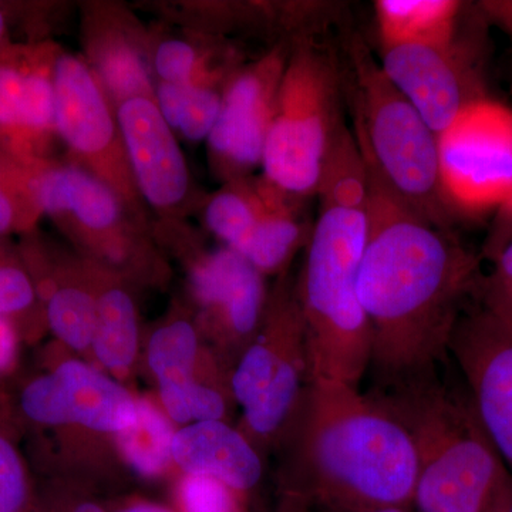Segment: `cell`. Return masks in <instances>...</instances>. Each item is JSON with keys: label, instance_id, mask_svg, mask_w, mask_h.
Instances as JSON below:
<instances>
[{"label": "cell", "instance_id": "obj_1", "mask_svg": "<svg viewBox=\"0 0 512 512\" xmlns=\"http://www.w3.org/2000/svg\"><path fill=\"white\" fill-rule=\"evenodd\" d=\"M366 167L367 237L357 295L372 330L369 369L375 386L384 387L443 362L464 302L476 293L480 256L424 220Z\"/></svg>", "mask_w": 512, "mask_h": 512}, {"label": "cell", "instance_id": "obj_2", "mask_svg": "<svg viewBox=\"0 0 512 512\" xmlns=\"http://www.w3.org/2000/svg\"><path fill=\"white\" fill-rule=\"evenodd\" d=\"M284 437L286 495L326 512L412 507L417 456L409 433L352 384L311 377Z\"/></svg>", "mask_w": 512, "mask_h": 512}, {"label": "cell", "instance_id": "obj_3", "mask_svg": "<svg viewBox=\"0 0 512 512\" xmlns=\"http://www.w3.org/2000/svg\"><path fill=\"white\" fill-rule=\"evenodd\" d=\"M370 397L402 423L417 456L414 512H487L512 481L468 393L441 379L439 367Z\"/></svg>", "mask_w": 512, "mask_h": 512}, {"label": "cell", "instance_id": "obj_4", "mask_svg": "<svg viewBox=\"0 0 512 512\" xmlns=\"http://www.w3.org/2000/svg\"><path fill=\"white\" fill-rule=\"evenodd\" d=\"M343 52V94L366 164L424 220L451 231L454 215L441 191L436 134L386 76L362 37L349 33Z\"/></svg>", "mask_w": 512, "mask_h": 512}, {"label": "cell", "instance_id": "obj_5", "mask_svg": "<svg viewBox=\"0 0 512 512\" xmlns=\"http://www.w3.org/2000/svg\"><path fill=\"white\" fill-rule=\"evenodd\" d=\"M319 211L295 286L305 322L309 373L356 387L372 355V330L357 295L367 214L349 208Z\"/></svg>", "mask_w": 512, "mask_h": 512}, {"label": "cell", "instance_id": "obj_6", "mask_svg": "<svg viewBox=\"0 0 512 512\" xmlns=\"http://www.w3.org/2000/svg\"><path fill=\"white\" fill-rule=\"evenodd\" d=\"M342 74L309 39L289 49L262 168L268 183L298 200L316 195L323 160L342 119Z\"/></svg>", "mask_w": 512, "mask_h": 512}, {"label": "cell", "instance_id": "obj_7", "mask_svg": "<svg viewBox=\"0 0 512 512\" xmlns=\"http://www.w3.org/2000/svg\"><path fill=\"white\" fill-rule=\"evenodd\" d=\"M30 164L43 217L83 259L120 278L160 268L153 229L138 222L107 185L67 160Z\"/></svg>", "mask_w": 512, "mask_h": 512}, {"label": "cell", "instance_id": "obj_8", "mask_svg": "<svg viewBox=\"0 0 512 512\" xmlns=\"http://www.w3.org/2000/svg\"><path fill=\"white\" fill-rule=\"evenodd\" d=\"M311 380L305 322L295 288L282 279L264 322L238 359L231 394L242 409V433L254 446L284 436Z\"/></svg>", "mask_w": 512, "mask_h": 512}, {"label": "cell", "instance_id": "obj_9", "mask_svg": "<svg viewBox=\"0 0 512 512\" xmlns=\"http://www.w3.org/2000/svg\"><path fill=\"white\" fill-rule=\"evenodd\" d=\"M55 121L69 163L110 188L134 218L153 229V217L131 174L116 109L89 64L60 49L56 57Z\"/></svg>", "mask_w": 512, "mask_h": 512}, {"label": "cell", "instance_id": "obj_10", "mask_svg": "<svg viewBox=\"0 0 512 512\" xmlns=\"http://www.w3.org/2000/svg\"><path fill=\"white\" fill-rule=\"evenodd\" d=\"M440 185L454 214L498 211L512 198V110L484 97L437 136Z\"/></svg>", "mask_w": 512, "mask_h": 512}, {"label": "cell", "instance_id": "obj_11", "mask_svg": "<svg viewBox=\"0 0 512 512\" xmlns=\"http://www.w3.org/2000/svg\"><path fill=\"white\" fill-rule=\"evenodd\" d=\"M157 244L171 245L187 256L192 298L208 328L227 352L239 356L264 322L268 293L264 276L234 249L195 247L187 221H154Z\"/></svg>", "mask_w": 512, "mask_h": 512}, {"label": "cell", "instance_id": "obj_12", "mask_svg": "<svg viewBox=\"0 0 512 512\" xmlns=\"http://www.w3.org/2000/svg\"><path fill=\"white\" fill-rule=\"evenodd\" d=\"M288 56V47L275 46L229 77L220 116L207 138L210 168L222 184L251 177L262 167Z\"/></svg>", "mask_w": 512, "mask_h": 512}, {"label": "cell", "instance_id": "obj_13", "mask_svg": "<svg viewBox=\"0 0 512 512\" xmlns=\"http://www.w3.org/2000/svg\"><path fill=\"white\" fill-rule=\"evenodd\" d=\"M16 417L36 429L80 426L119 434L137 420V400L119 382L79 360L28 380L16 400Z\"/></svg>", "mask_w": 512, "mask_h": 512}, {"label": "cell", "instance_id": "obj_14", "mask_svg": "<svg viewBox=\"0 0 512 512\" xmlns=\"http://www.w3.org/2000/svg\"><path fill=\"white\" fill-rule=\"evenodd\" d=\"M116 113L134 183L153 217L187 221L201 212L207 194L195 184L177 136L156 100H127Z\"/></svg>", "mask_w": 512, "mask_h": 512}, {"label": "cell", "instance_id": "obj_15", "mask_svg": "<svg viewBox=\"0 0 512 512\" xmlns=\"http://www.w3.org/2000/svg\"><path fill=\"white\" fill-rule=\"evenodd\" d=\"M50 40L13 43L0 56V147L23 161L52 158L56 57Z\"/></svg>", "mask_w": 512, "mask_h": 512}, {"label": "cell", "instance_id": "obj_16", "mask_svg": "<svg viewBox=\"0 0 512 512\" xmlns=\"http://www.w3.org/2000/svg\"><path fill=\"white\" fill-rule=\"evenodd\" d=\"M448 353L485 433L512 476V329L478 306L464 309Z\"/></svg>", "mask_w": 512, "mask_h": 512}, {"label": "cell", "instance_id": "obj_17", "mask_svg": "<svg viewBox=\"0 0 512 512\" xmlns=\"http://www.w3.org/2000/svg\"><path fill=\"white\" fill-rule=\"evenodd\" d=\"M380 66L436 136L485 97L473 62L458 40L450 46L383 47Z\"/></svg>", "mask_w": 512, "mask_h": 512}, {"label": "cell", "instance_id": "obj_18", "mask_svg": "<svg viewBox=\"0 0 512 512\" xmlns=\"http://www.w3.org/2000/svg\"><path fill=\"white\" fill-rule=\"evenodd\" d=\"M47 328L77 352L92 348L97 318L96 272L92 262L70 255L39 228L19 239Z\"/></svg>", "mask_w": 512, "mask_h": 512}, {"label": "cell", "instance_id": "obj_19", "mask_svg": "<svg viewBox=\"0 0 512 512\" xmlns=\"http://www.w3.org/2000/svg\"><path fill=\"white\" fill-rule=\"evenodd\" d=\"M83 46L84 62L89 64L114 109L140 97L156 100L153 47L126 10L104 3L86 6Z\"/></svg>", "mask_w": 512, "mask_h": 512}, {"label": "cell", "instance_id": "obj_20", "mask_svg": "<svg viewBox=\"0 0 512 512\" xmlns=\"http://www.w3.org/2000/svg\"><path fill=\"white\" fill-rule=\"evenodd\" d=\"M173 461L187 476L211 477L245 494L264 474L258 448L224 420L200 421L175 431Z\"/></svg>", "mask_w": 512, "mask_h": 512}, {"label": "cell", "instance_id": "obj_21", "mask_svg": "<svg viewBox=\"0 0 512 512\" xmlns=\"http://www.w3.org/2000/svg\"><path fill=\"white\" fill-rule=\"evenodd\" d=\"M94 272L97 318L92 349L100 365L121 379L130 372L137 356L140 333L136 302L121 284L123 278L97 265Z\"/></svg>", "mask_w": 512, "mask_h": 512}, {"label": "cell", "instance_id": "obj_22", "mask_svg": "<svg viewBox=\"0 0 512 512\" xmlns=\"http://www.w3.org/2000/svg\"><path fill=\"white\" fill-rule=\"evenodd\" d=\"M463 3L456 0H377L375 18L383 47L450 46L458 40Z\"/></svg>", "mask_w": 512, "mask_h": 512}, {"label": "cell", "instance_id": "obj_23", "mask_svg": "<svg viewBox=\"0 0 512 512\" xmlns=\"http://www.w3.org/2000/svg\"><path fill=\"white\" fill-rule=\"evenodd\" d=\"M301 201L269 183L264 214L237 251L262 275L284 271L298 249L308 245L313 225L302 217Z\"/></svg>", "mask_w": 512, "mask_h": 512}, {"label": "cell", "instance_id": "obj_24", "mask_svg": "<svg viewBox=\"0 0 512 512\" xmlns=\"http://www.w3.org/2000/svg\"><path fill=\"white\" fill-rule=\"evenodd\" d=\"M269 183L261 178H237L207 195L201 214L205 227L225 247L238 251L264 214Z\"/></svg>", "mask_w": 512, "mask_h": 512}, {"label": "cell", "instance_id": "obj_25", "mask_svg": "<svg viewBox=\"0 0 512 512\" xmlns=\"http://www.w3.org/2000/svg\"><path fill=\"white\" fill-rule=\"evenodd\" d=\"M320 208L367 210L369 173L355 133L343 123L328 148L316 191Z\"/></svg>", "mask_w": 512, "mask_h": 512}, {"label": "cell", "instance_id": "obj_26", "mask_svg": "<svg viewBox=\"0 0 512 512\" xmlns=\"http://www.w3.org/2000/svg\"><path fill=\"white\" fill-rule=\"evenodd\" d=\"M225 86L227 83H157V107L175 136L191 143L207 141L220 116Z\"/></svg>", "mask_w": 512, "mask_h": 512}, {"label": "cell", "instance_id": "obj_27", "mask_svg": "<svg viewBox=\"0 0 512 512\" xmlns=\"http://www.w3.org/2000/svg\"><path fill=\"white\" fill-rule=\"evenodd\" d=\"M0 316L13 322L26 339L47 326L32 276L10 238H0Z\"/></svg>", "mask_w": 512, "mask_h": 512}, {"label": "cell", "instance_id": "obj_28", "mask_svg": "<svg viewBox=\"0 0 512 512\" xmlns=\"http://www.w3.org/2000/svg\"><path fill=\"white\" fill-rule=\"evenodd\" d=\"M174 434L168 417L146 400H137L136 423L116 436L120 450L133 470L144 477H157L173 461Z\"/></svg>", "mask_w": 512, "mask_h": 512}, {"label": "cell", "instance_id": "obj_29", "mask_svg": "<svg viewBox=\"0 0 512 512\" xmlns=\"http://www.w3.org/2000/svg\"><path fill=\"white\" fill-rule=\"evenodd\" d=\"M42 218L32 164L0 147V238L28 234Z\"/></svg>", "mask_w": 512, "mask_h": 512}, {"label": "cell", "instance_id": "obj_30", "mask_svg": "<svg viewBox=\"0 0 512 512\" xmlns=\"http://www.w3.org/2000/svg\"><path fill=\"white\" fill-rule=\"evenodd\" d=\"M197 329L185 319L161 326L148 342L147 360L160 387H181L195 382L198 357Z\"/></svg>", "mask_w": 512, "mask_h": 512}, {"label": "cell", "instance_id": "obj_31", "mask_svg": "<svg viewBox=\"0 0 512 512\" xmlns=\"http://www.w3.org/2000/svg\"><path fill=\"white\" fill-rule=\"evenodd\" d=\"M12 429L10 406L0 397V512H43Z\"/></svg>", "mask_w": 512, "mask_h": 512}, {"label": "cell", "instance_id": "obj_32", "mask_svg": "<svg viewBox=\"0 0 512 512\" xmlns=\"http://www.w3.org/2000/svg\"><path fill=\"white\" fill-rule=\"evenodd\" d=\"M154 77L157 83L195 84L227 83L229 77L221 67H212L210 56L190 40L165 39L153 47Z\"/></svg>", "mask_w": 512, "mask_h": 512}, {"label": "cell", "instance_id": "obj_33", "mask_svg": "<svg viewBox=\"0 0 512 512\" xmlns=\"http://www.w3.org/2000/svg\"><path fill=\"white\" fill-rule=\"evenodd\" d=\"M160 399L168 419L178 424L224 420L227 399L220 390L207 384L192 382L181 387H160Z\"/></svg>", "mask_w": 512, "mask_h": 512}, {"label": "cell", "instance_id": "obj_34", "mask_svg": "<svg viewBox=\"0 0 512 512\" xmlns=\"http://www.w3.org/2000/svg\"><path fill=\"white\" fill-rule=\"evenodd\" d=\"M490 262L491 271L478 279V306L512 329V242Z\"/></svg>", "mask_w": 512, "mask_h": 512}, {"label": "cell", "instance_id": "obj_35", "mask_svg": "<svg viewBox=\"0 0 512 512\" xmlns=\"http://www.w3.org/2000/svg\"><path fill=\"white\" fill-rule=\"evenodd\" d=\"M242 495L215 478L185 476L178 505L181 512H242Z\"/></svg>", "mask_w": 512, "mask_h": 512}, {"label": "cell", "instance_id": "obj_36", "mask_svg": "<svg viewBox=\"0 0 512 512\" xmlns=\"http://www.w3.org/2000/svg\"><path fill=\"white\" fill-rule=\"evenodd\" d=\"M512 242V198L495 215L493 227L488 232L483 247V258H495Z\"/></svg>", "mask_w": 512, "mask_h": 512}, {"label": "cell", "instance_id": "obj_37", "mask_svg": "<svg viewBox=\"0 0 512 512\" xmlns=\"http://www.w3.org/2000/svg\"><path fill=\"white\" fill-rule=\"evenodd\" d=\"M22 339L13 322L5 316H0V377L9 375L18 365Z\"/></svg>", "mask_w": 512, "mask_h": 512}, {"label": "cell", "instance_id": "obj_38", "mask_svg": "<svg viewBox=\"0 0 512 512\" xmlns=\"http://www.w3.org/2000/svg\"><path fill=\"white\" fill-rule=\"evenodd\" d=\"M10 39V15L8 9L0 3V56L13 45Z\"/></svg>", "mask_w": 512, "mask_h": 512}, {"label": "cell", "instance_id": "obj_39", "mask_svg": "<svg viewBox=\"0 0 512 512\" xmlns=\"http://www.w3.org/2000/svg\"><path fill=\"white\" fill-rule=\"evenodd\" d=\"M487 512H512V481L504 488L503 493L498 495Z\"/></svg>", "mask_w": 512, "mask_h": 512}, {"label": "cell", "instance_id": "obj_40", "mask_svg": "<svg viewBox=\"0 0 512 512\" xmlns=\"http://www.w3.org/2000/svg\"><path fill=\"white\" fill-rule=\"evenodd\" d=\"M120 512H171L160 505L150 503H134L123 508Z\"/></svg>", "mask_w": 512, "mask_h": 512}, {"label": "cell", "instance_id": "obj_41", "mask_svg": "<svg viewBox=\"0 0 512 512\" xmlns=\"http://www.w3.org/2000/svg\"><path fill=\"white\" fill-rule=\"evenodd\" d=\"M356 512H414L413 507H403V505H390V507L369 508Z\"/></svg>", "mask_w": 512, "mask_h": 512}]
</instances>
